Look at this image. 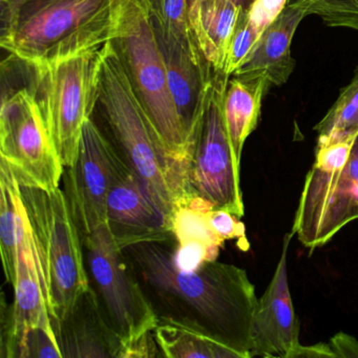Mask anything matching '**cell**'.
Segmentation results:
<instances>
[{
  "label": "cell",
  "instance_id": "cell-1",
  "mask_svg": "<svg viewBox=\"0 0 358 358\" xmlns=\"http://www.w3.org/2000/svg\"><path fill=\"white\" fill-rule=\"evenodd\" d=\"M175 244L145 243L123 249L159 322L192 329L234 350L241 358H250L259 299L248 274L217 261L183 271L173 261Z\"/></svg>",
  "mask_w": 358,
  "mask_h": 358
},
{
  "label": "cell",
  "instance_id": "cell-2",
  "mask_svg": "<svg viewBox=\"0 0 358 358\" xmlns=\"http://www.w3.org/2000/svg\"><path fill=\"white\" fill-rule=\"evenodd\" d=\"M100 104L127 166L171 220L189 204L187 171L167 150L140 103L112 43L104 47Z\"/></svg>",
  "mask_w": 358,
  "mask_h": 358
},
{
  "label": "cell",
  "instance_id": "cell-3",
  "mask_svg": "<svg viewBox=\"0 0 358 358\" xmlns=\"http://www.w3.org/2000/svg\"><path fill=\"white\" fill-rule=\"evenodd\" d=\"M116 0H32L1 29L0 43L29 66L106 45Z\"/></svg>",
  "mask_w": 358,
  "mask_h": 358
},
{
  "label": "cell",
  "instance_id": "cell-4",
  "mask_svg": "<svg viewBox=\"0 0 358 358\" xmlns=\"http://www.w3.org/2000/svg\"><path fill=\"white\" fill-rule=\"evenodd\" d=\"M20 194L55 330L91 287L83 238L60 187L20 186Z\"/></svg>",
  "mask_w": 358,
  "mask_h": 358
},
{
  "label": "cell",
  "instance_id": "cell-5",
  "mask_svg": "<svg viewBox=\"0 0 358 358\" xmlns=\"http://www.w3.org/2000/svg\"><path fill=\"white\" fill-rule=\"evenodd\" d=\"M110 43L167 150L187 171V135L169 90L164 60L144 0H116Z\"/></svg>",
  "mask_w": 358,
  "mask_h": 358
},
{
  "label": "cell",
  "instance_id": "cell-6",
  "mask_svg": "<svg viewBox=\"0 0 358 358\" xmlns=\"http://www.w3.org/2000/svg\"><path fill=\"white\" fill-rule=\"evenodd\" d=\"M104 47L28 66L34 72L41 93L37 99L64 169L76 160L85 123L99 100Z\"/></svg>",
  "mask_w": 358,
  "mask_h": 358
},
{
  "label": "cell",
  "instance_id": "cell-7",
  "mask_svg": "<svg viewBox=\"0 0 358 358\" xmlns=\"http://www.w3.org/2000/svg\"><path fill=\"white\" fill-rule=\"evenodd\" d=\"M230 77L213 74L202 114L190 142L187 186L190 201L200 198L213 210L244 215L241 163L236 160L224 120L223 102Z\"/></svg>",
  "mask_w": 358,
  "mask_h": 358
},
{
  "label": "cell",
  "instance_id": "cell-8",
  "mask_svg": "<svg viewBox=\"0 0 358 358\" xmlns=\"http://www.w3.org/2000/svg\"><path fill=\"white\" fill-rule=\"evenodd\" d=\"M90 282L108 324L127 345L154 332L158 316L148 301L124 251L115 244L106 225L83 241ZM120 357V356H119Z\"/></svg>",
  "mask_w": 358,
  "mask_h": 358
},
{
  "label": "cell",
  "instance_id": "cell-9",
  "mask_svg": "<svg viewBox=\"0 0 358 358\" xmlns=\"http://www.w3.org/2000/svg\"><path fill=\"white\" fill-rule=\"evenodd\" d=\"M0 161L22 187H59L64 167L34 91L3 96L0 110Z\"/></svg>",
  "mask_w": 358,
  "mask_h": 358
},
{
  "label": "cell",
  "instance_id": "cell-10",
  "mask_svg": "<svg viewBox=\"0 0 358 358\" xmlns=\"http://www.w3.org/2000/svg\"><path fill=\"white\" fill-rule=\"evenodd\" d=\"M357 194L358 134L341 171L327 173L312 166L306 175L292 227L299 242L311 251L330 242L357 220Z\"/></svg>",
  "mask_w": 358,
  "mask_h": 358
},
{
  "label": "cell",
  "instance_id": "cell-11",
  "mask_svg": "<svg viewBox=\"0 0 358 358\" xmlns=\"http://www.w3.org/2000/svg\"><path fill=\"white\" fill-rule=\"evenodd\" d=\"M122 160L93 119L85 123L78 155L64 171V194L83 241L106 225L108 192Z\"/></svg>",
  "mask_w": 358,
  "mask_h": 358
},
{
  "label": "cell",
  "instance_id": "cell-12",
  "mask_svg": "<svg viewBox=\"0 0 358 358\" xmlns=\"http://www.w3.org/2000/svg\"><path fill=\"white\" fill-rule=\"evenodd\" d=\"M106 227L122 250L145 243H177L173 220L159 208L123 159L108 192Z\"/></svg>",
  "mask_w": 358,
  "mask_h": 358
},
{
  "label": "cell",
  "instance_id": "cell-13",
  "mask_svg": "<svg viewBox=\"0 0 358 358\" xmlns=\"http://www.w3.org/2000/svg\"><path fill=\"white\" fill-rule=\"evenodd\" d=\"M291 230L285 234L282 253L265 293L257 301L251 331L250 358H291L299 343V322L293 306L288 280Z\"/></svg>",
  "mask_w": 358,
  "mask_h": 358
},
{
  "label": "cell",
  "instance_id": "cell-14",
  "mask_svg": "<svg viewBox=\"0 0 358 358\" xmlns=\"http://www.w3.org/2000/svg\"><path fill=\"white\" fill-rule=\"evenodd\" d=\"M152 22L164 60L169 90L190 148L215 72L199 47L180 41L152 18Z\"/></svg>",
  "mask_w": 358,
  "mask_h": 358
},
{
  "label": "cell",
  "instance_id": "cell-15",
  "mask_svg": "<svg viewBox=\"0 0 358 358\" xmlns=\"http://www.w3.org/2000/svg\"><path fill=\"white\" fill-rule=\"evenodd\" d=\"M37 266L32 238L26 222L13 286L14 301L12 305L6 306L7 303L3 299L1 305V357L16 358L20 337L28 329H54Z\"/></svg>",
  "mask_w": 358,
  "mask_h": 358
},
{
  "label": "cell",
  "instance_id": "cell-16",
  "mask_svg": "<svg viewBox=\"0 0 358 358\" xmlns=\"http://www.w3.org/2000/svg\"><path fill=\"white\" fill-rule=\"evenodd\" d=\"M64 357H119L121 341L108 324L93 287L55 328Z\"/></svg>",
  "mask_w": 358,
  "mask_h": 358
},
{
  "label": "cell",
  "instance_id": "cell-17",
  "mask_svg": "<svg viewBox=\"0 0 358 358\" xmlns=\"http://www.w3.org/2000/svg\"><path fill=\"white\" fill-rule=\"evenodd\" d=\"M307 16L309 15L305 8L287 5L280 16L266 29L248 62L232 76L263 77L269 87L285 85L295 66L291 54L293 37L299 24Z\"/></svg>",
  "mask_w": 358,
  "mask_h": 358
},
{
  "label": "cell",
  "instance_id": "cell-18",
  "mask_svg": "<svg viewBox=\"0 0 358 358\" xmlns=\"http://www.w3.org/2000/svg\"><path fill=\"white\" fill-rule=\"evenodd\" d=\"M243 11L231 0H199L188 6L192 34L215 73H224L230 43Z\"/></svg>",
  "mask_w": 358,
  "mask_h": 358
},
{
  "label": "cell",
  "instance_id": "cell-19",
  "mask_svg": "<svg viewBox=\"0 0 358 358\" xmlns=\"http://www.w3.org/2000/svg\"><path fill=\"white\" fill-rule=\"evenodd\" d=\"M269 85L263 77L231 76L224 96L223 114L228 136L238 163L249 136L257 129L262 102Z\"/></svg>",
  "mask_w": 358,
  "mask_h": 358
},
{
  "label": "cell",
  "instance_id": "cell-20",
  "mask_svg": "<svg viewBox=\"0 0 358 358\" xmlns=\"http://www.w3.org/2000/svg\"><path fill=\"white\" fill-rule=\"evenodd\" d=\"M26 219L20 200V185L9 167L0 161V251L8 284H15L20 241Z\"/></svg>",
  "mask_w": 358,
  "mask_h": 358
},
{
  "label": "cell",
  "instance_id": "cell-21",
  "mask_svg": "<svg viewBox=\"0 0 358 358\" xmlns=\"http://www.w3.org/2000/svg\"><path fill=\"white\" fill-rule=\"evenodd\" d=\"M155 336L163 357L241 358L234 350L215 339L180 324L159 322Z\"/></svg>",
  "mask_w": 358,
  "mask_h": 358
},
{
  "label": "cell",
  "instance_id": "cell-22",
  "mask_svg": "<svg viewBox=\"0 0 358 358\" xmlns=\"http://www.w3.org/2000/svg\"><path fill=\"white\" fill-rule=\"evenodd\" d=\"M317 145L341 141L358 134V66L353 78L339 93L326 116L314 127Z\"/></svg>",
  "mask_w": 358,
  "mask_h": 358
},
{
  "label": "cell",
  "instance_id": "cell-23",
  "mask_svg": "<svg viewBox=\"0 0 358 358\" xmlns=\"http://www.w3.org/2000/svg\"><path fill=\"white\" fill-rule=\"evenodd\" d=\"M287 5L303 7L308 15H317L327 26L358 32V0H288Z\"/></svg>",
  "mask_w": 358,
  "mask_h": 358
},
{
  "label": "cell",
  "instance_id": "cell-24",
  "mask_svg": "<svg viewBox=\"0 0 358 358\" xmlns=\"http://www.w3.org/2000/svg\"><path fill=\"white\" fill-rule=\"evenodd\" d=\"M155 22L180 41L196 45L188 20V0H144ZM200 49V48H199Z\"/></svg>",
  "mask_w": 358,
  "mask_h": 358
},
{
  "label": "cell",
  "instance_id": "cell-25",
  "mask_svg": "<svg viewBox=\"0 0 358 358\" xmlns=\"http://www.w3.org/2000/svg\"><path fill=\"white\" fill-rule=\"evenodd\" d=\"M207 213L189 207L177 209L173 217V231L177 244L200 242L208 246L222 247V242L209 226Z\"/></svg>",
  "mask_w": 358,
  "mask_h": 358
},
{
  "label": "cell",
  "instance_id": "cell-26",
  "mask_svg": "<svg viewBox=\"0 0 358 358\" xmlns=\"http://www.w3.org/2000/svg\"><path fill=\"white\" fill-rule=\"evenodd\" d=\"M259 38L261 35L253 28L249 20L248 11H243L226 58L224 73L227 76L231 77L238 69L242 68L248 62Z\"/></svg>",
  "mask_w": 358,
  "mask_h": 358
},
{
  "label": "cell",
  "instance_id": "cell-27",
  "mask_svg": "<svg viewBox=\"0 0 358 358\" xmlns=\"http://www.w3.org/2000/svg\"><path fill=\"white\" fill-rule=\"evenodd\" d=\"M64 358L53 328L35 327L24 331L18 343L16 358Z\"/></svg>",
  "mask_w": 358,
  "mask_h": 358
},
{
  "label": "cell",
  "instance_id": "cell-28",
  "mask_svg": "<svg viewBox=\"0 0 358 358\" xmlns=\"http://www.w3.org/2000/svg\"><path fill=\"white\" fill-rule=\"evenodd\" d=\"M219 246H208L200 242H188L173 245V261L183 271H194L205 262L217 261Z\"/></svg>",
  "mask_w": 358,
  "mask_h": 358
},
{
  "label": "cell",
  "instance_id": "cell-29",
  "mask_svg": "<svg viewBox=\"0 0 358 358\" xmlns=\"http://www.w3.org/2000/svg\"><path fill=\"white\" fill-rule=\"evenodd\" d=\"M206 215L209 226L222 242L225 243L226 241L238 238L248 245L245 226L242 222H240V217L232 215L229 211L222 210V209L208 211Z\"/></svg>",
  "mask_w": 358,
  "mask_h": 358
},
{
  "label": "cell",
  "instance_id": "cell-30",
  "mask_svg": "<svg viewBox=\"0 0 358 358\" xmlns=\"http://www.w3.org/2000/svg\"><path fill=\"white\" fill-rule=\"evenodd\" d=\"M288 0H255L248 11L253 28L259 35L276 20L286 8Z\"/></svg>",
  "mask_w": 358,
  "mask_h": 358
},
{
  "label": "cell",
  "instance_id": "cell-31",
  "mask_svg": "<svg viewBox=\"0 0 358 358\" xmlns=\"http://www.w3.org/2000/svg\"><path fill=\"white\" fill-rule=\"evenodd\" d=\"M329 343L333 357H358V341L345 333H338Z\"/></svg>",
  "mask_w": 358,
  "mask_h": 358
},
{
  "label": "cell",
  "instance_id": "cell-32",
  "mask_svg": "<svg viewBox=\"0 0 358 358\" xmlns=\"http://www.w3.org/2000/svg\"><path fill=\"white\" fill-rule=\"evenodd\" d=\"M333 357L329 343H320L312 345H299L291 358Z\"/></svg>",
  "mask_w": 358,
  "mask_h": 358
},
{
  "label": "cell",
  "instance_id": "cell-33",
  "mask_svg": "<svg viewBox=\"0 0 358 358\" xmlns=\"http://www.w3.org/2000/svg\"><path fill=\"white\" fill-rule=\"evenodd\" d=\"M32 0H0L1 8V22L3 27L7 24L15 15L16 12L24 5Z\"/></svg>",
  "mask_w": 358,
  "mask_h": 358
},
{
  "label": "cell",
  "instance_id": "cell-34",
  "mask_svg": "<svg viewBox=\"0 0 358 358\" xmlns=\"http://www.w3.org/2000/svg\"><path fill=\"white\" fill-rule=\"evenodd\" d=\"M356 213H357V220H358V194H357V198H356Z\"/></svg>",
  "mask_w": 358,
  "mask_h": 358
}]
</instances>
